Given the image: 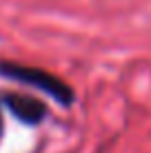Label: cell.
<instances>
[{
    "mask_svg": "<svg viewBox=\"0 0 151 153\" xmlns=\"http://www.w3.org/2000/svg\"><path fill=\"white\" fill-rule=\"evenodd\" d=\"M0 73L9 80L40 89L49 98H54L56 102H60L62 107H69L74 102V91L69 89V84L62 82L60 78H56L49 71L36 69V67H25V65H13V62H0Z\"/></svg>",
    "mask_w": 151,
    "mask_h": 153,
    "instance_id": "1",
    "label": "cell"
},
{
    "mask_svg": "<svg viewBox=\"0 0 151 153\" xmlns=\"http://www.w3.org/2000/svg\"><path fill=\"white\" fill-rule=\"evenodd\" d=\"M2 104L11 111L13 118H18L25 124H40L47 115V104L40 100L31 98V96H22V93H2Z\"/></svg>",
    "mask_w": 151,
    "mask_h": 153,
    "instance_id": "2",
    "label": "cell"
},
{
    "mask_svg": "<svg viewBox=\"0 0 151 153\" xmlns=\"http://www.w3.org/2000/svg\"><path fill=\"white\" fill-rule=\"evenodd\" d=\"M0 135H2V115H0Z\"/></svg>",
    "mask_w": 151,
    "mask_h": 153,
    "instance_id": "3",
    "label": "cell"
}]
</instances>
